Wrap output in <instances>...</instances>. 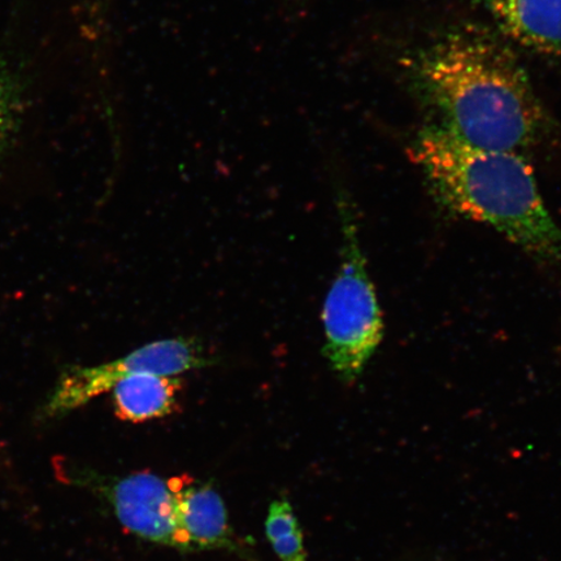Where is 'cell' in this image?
Returning a JSON list of instances; mask_svg holds the SVG:
<instances>
[{
    "label": "cell",
    "mask_w": 561,
    "mask_h": 561,
    "mask_svg": "<svg viewBox=\"0 0 561 561\" xmlns=\"http://www.w3.org/2000/svg\"><path fill=\"white\" fill-rule=\"evenodd\" d=\"M412 73L439 112L442 128L462 142L520 153L549 130L550 118L529 76L485 34L442 35L415 56Z\"/></svg>",
    "instance_id": "obj_1"
},
{
    "label": "cell",
    "mask_w": 561,
    "mask_h": 561,
    "mask_svg": "<svg viewBox=\"0 0 561 561\" xmlns=\"http://www.w3.org/2000/svg\"><path fill=\"white\" fill-rule=\"evenodd\" d=\"M410 157L442 207L485 224L531 256L561 261V230L522 153L480 149L433 125L416 137Z\"/></svg>",
    "instance_id": "obj_2"
},
{
    "label": "cell",
    "mask_w": 561,
    "mask_h": 561,
    "mask_svg": "<svg viewBox=\"0 0 561 561\" xmlns=\"http://www.w3.org/2000/svg\"><path fill=\"white\" fill-rule=\"evenodd\" d=\"M336 208L342 233L341 263L322 307V353L341 381L354 383L381 345L385 327L353 202L343 192L336 196Z\"/></svg>",
    "instance_id": "obj_3"
},
{
    "label": "cell",
    "mask_w": 561,
    "mask_h": 561,
    "mask_svg": "<svg viewBox=\"0 0 561 561\" xmlns=\"http://www.w3.org/2000/svg\"><path fill=\"white\" fill-rule=\"evenodd\" d=\"M56 479L85 489L108 504L123 528L152 543L192 551L182 533L170 480L150 472L103 474L67 458H54Z\"/></svg>",
    "instance_id": "obj_4"
},
{
    "label": "cell",
    "mask_w": 561,
    "mask_h": 561,
    "mask_svg": "<svg viewBox=\"0 0 561 561\" xmlns=\"http://www.w3.org/2000/svg\"><path fill=\"white\" fill-rule=\"evenodd\" d=\"M214 362L199 341L178 336L151 342L100 366H70L61 371L50 394L42 403L38 416L42 420L67 416L111 391L126 377L140 374L179 376L213 366Z\"/></svg>",
    "instance_id": "obj_5"
},
{
    "label": "cell",
    "mask_w": 561,
    "mask_h": 561,
    "mask_svg": "<svg viewBox=\"0 0 561 561\" xmlns=\"http://www.w3.org/2000/svg\"><path fill=\"white\" fill-rule=\"evenodd\" d=\"M170 483L175 497L178 522L192 551L241 552L242 547L229 525L226 504L213 486L187 476L173 477Z\"/></svg>",
    "instance_id": "obj_6"
},
{
    "label": "cell",
    "mask_w": 561,
    "mask_h": 561,
    "mask_svg": "<svg viewBox=\"0 0 561 561\" xmlns=\"http://www.w3.org/2000/svg\"><path fill=\"white\" fill-rule=\"evenodd\" d=\"M512 41L547 58L561 60V0H480Z\"/></svg>",
    "instance_id": "obj_7"
},
{
    "label": "cell",
    "mask_w": 561,
    "mask_h": 561,
    "mask_svg": "<svg viewBox=\"0 0 561 561\" xmlns=\"http://www.w3.org/2000/svg\"><path fill=\"white\" fill-rule=\"evenodd\" d=\"M181 390L182 381L178 376L126 377L111 390L115 415L133 424L170 416L179 409Z\"/></svg>",
    "instance_id": "obj_8"
},
{
    "label": "cell",
    "mask_w": 561,
    "mask_h": 561,
    "mask_svg": "<svg viewBox=\"0 0 561 561\" xmlns=\"http://www.w3.org/2000/svg\"><path fill=\"white\" fill-rule=\"evenodd\" d=\"M32 73L20 53L0 46V160L9 156L31 108Z\"/></svg>",
    "instance_id": "obj_9"
},
{
    "label": "cell",
    "mask_w": 561,
    "mask_h": 561,
    "mask_svg": "<svg viewBox=\"0 0 561 561\" xmlns=\"http://www.w3.org/2000/svg\"><path fill=\"white\" fill-rule=\"evenodd\" d=\"M265 535L280 561H308L304 533L289 502L277 500L271 504Z\"/></svg>",
    "instance_id": "obj_10"
},
{
    "label": "cell",
    "mask_w": 561,
    "mask_h": 561,
    "mask_svg": "<svg viewBox=\"0 0 561 561\" xmlns=\"http://www.w3.org/2000/svg\"><path fill=\"white\" fill-rule=\"evenodd\" d=\"M111 0H83L85 13L91 25L100 23L107 12Z\"/></svg>",
    "instance_id": "obj_11"
}]
</instances>
